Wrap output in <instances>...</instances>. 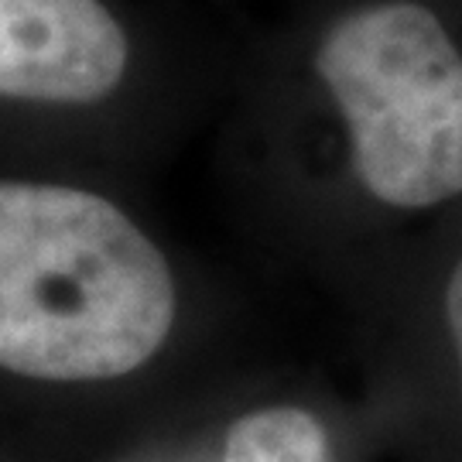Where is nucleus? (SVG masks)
I'll return each instance as SVG.
<instances>
[{"label":"nucleus","instance_id":"nucleus-1","mask_svg":"<svg viewBox=\"0 0 462 462\" xmlns=\"http://www.w3.org/2000/svg\"><path fill=\"white\" fill-rule=\"evenodd\" d=\"M175 322L162 250L114 202L69 185L0 182V370L114 380Z\"/></svg>","mask_w":462,"mask_h":462},{"label":"nucleus","instance_id":"nucleus-2","mask_svg":"<svg viewBox=\"0 0 462 462\" xmlns=\"http://www.w3.org/2000/svg\"><path fill=\"white\" fill-rule=\"evenodd\" d=\"M315 72L343 110L353 171L397 209L462 192V51L435 11L383 0L336 21Z\"/></svg>","mask_w":462,"mask_h":462},{"label":"nucleus","instance_id":"nucleus-3","mask_svg":"<svg viewBox=\"0 0 462 462\" xmlns=\"http://www.w3.org/2000/svg\"><path fill=\"white\" fill-rule=\"evenodd\" d=\"M127 69V34L99 0H0V97L97 103Z\"/></svg>","mask_w":462,"mask_h":462},{"label":"nucleus","instance_id":"nucleus-4","mask_svg":"<svg viewBox=\"0 0 462 462\" xmlns=\"http://www.w3.org/2000/svg\"><path fill=\"white\" fill-rule=\"evenodd\" d=\"M223 462H332L322 425L301 408H267L233 421Z\"/></svg>","mask_w":462,"mask_h":462},{"label":"nucleus","instance_id":"nucleus-5","mask_svg":"<svg viewBox=\"0 0 462 462\" xmlns=\"http://www.w3.org/2000/svg\"><path fill=\"white\" fill-rule=\"evenodd\" d=\"M446 319H448V332H452V343H456V356H459V370H462V261L456 264L452 278H448Z\"/></svg>","mask_w":462,"mask_h":462}]
</instances>
